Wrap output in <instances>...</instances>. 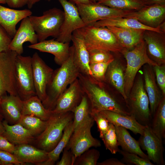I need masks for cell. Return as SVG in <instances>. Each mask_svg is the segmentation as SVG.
Listing matches in <instances>:
<instances>
[{
  "label": "cell",
  "instance_id": "1",
  "mask_svg": "<svg viewBox=\"0 0 165 165\" xmlns=\"http://www.w3.org/2000/svg\"><path fill=\"white\" fill-rule=\"evenodd\" d=\"M78 79L84 94L86 96L91 111L108 110L126 115H130L124 99L108 90L105 83L97 82L79 73Z\"/></svg>",
  "mask_w": 165,
  "mask_h": 165
},
{
  "label": "cell",
  "instance_id": "2",
  "mask_svg": "<svg viewBox=\"0 0 165 165\" xmlns=\"http://www.w3.org/2000/svg\"><path fill=\"white\" fill-rule=\"evenodd\" d=\"M74 47L70 46L69 57L59 68L54 70L47 85L44 107L51 111L54 108L59 97L69 85L78 78L79 70L74 60Z\"/></svg>",
  "mask_w": 165,
  "mask_h": 165
},
{
  "label": "cell",
  "instance_id": "3",
  "mask_svg": "<svg viewBox=\"0 0 165 165\" xmlns=\"http://www.w3.org/2000/svg\"><path fill=\"white\" fill-rule=\"evenodd\" d=\"M73 35L81 38L88 51L101 50L121 53L123 48L113 33L106 27L86 25L75 31Z\"/></svg>",
  "mask_w": 165,
  "mask_h": 165
},
{
  "label": "cell",
  "instance_id": "4",
  "mask_svg": "<svg viewBox=\"0 0 165 165\" xmlns=\"http://www.w3.org/2000/svg\"><path fill=\"white\" fill-rule=\"evenodd\" d=\"M73 117V113L71 112H51L45 128L36 138L37 148L48 152L53 150L60 140L65 127Z\"/></svg>",
  "mask_w": 165,
  "mask_h": 165
},
{
  "label": "cell",
  "instance_id": "5",
  "mask_svg": "<svg viewBox=\"0 0 165 165\" xmlns=\"http://www.w3.org/2000/svg\"><path fill=\"white\" fill-rule=\"evenodd\" d=\"M127 97V105L130 115L142 125L150 126L152 116L148 98L145 90L143 76L138 74Z\"/></svg>",
  "mask_w": 165,
  "mask_h": 165
},
{
  "label": "cell",
  "instance_id": "6",
  "mask_svg": "<svg viewBox=\"0 0 165 165\" xmlns=\"http://www.w3.org/2000/svg\"><path fill=\"white\" fill-rule=\"evenodd\" d=\"M121 53L127 63L124 72V90L127 98L138 71L141 67L145 64L152 66L158 65L148 55L144 40L131 50L123 48Z\"/></svg>",
  "mask_w": 165,
  "mask_h": 165
},
{
  "label": "cell",
  "instance_id": "7",
  "mask_svg": "<svg viewBox=\"0 0 165 165\" xmlns=\"http://www.w3.org/2000/svg\"><path fill=\"white\" fill-rule=\"evenodd\" d=\"M36 33L38 42L49 37L56 38L60 33L64 18V11L54 7L44 11L41 16H29Z\"/></svg>",
  "mask_w": 165,
  "mask_h": 165
},
{
  "label": "cell",
  "instance_id": "8",
  "mask_svg": "<svg viewBox=\"0 0 165 165\" xmlns=\"http://www.w3.org/2000/svg\"><path fill=\"white\" fill-rule=\"evenodd\" d=\"M14 76L18 95L23 101L36 95L32 66V57L17 55L14 64Z\"/></svg>",
  "mask_w": 165,
  "mask_h": 165
},
{
  "label": "cell",
  "instance_id": "9",
  "mask_svg": "<svg viewBox=\"0 0 165 165\" xmlns=\"http://www.w3.org/2000/svg\"><path fill=\"white\" fill-rule=\"evenodd\" d=\"M18 54L9 50L0 52V121L4 117L1 104L3 99L8 95L18 96L14 76V64Z\"/></svg>",
  "mask_w": 165,
  "mask_h": 165
},
{
  "label": "cell",
  "instance_id": "10",
  "mask_svg": "<svg viewBox=\"0 0 165 165\" xmlns=\"http://www.w3.org/2000/svg\"><path fill=\"white\" fill-rule=\"evenodd\" d=\"M94 120L90 116L74 129L69 142L65 147L70 150L75 159L92 147H100V141L91 134Z\"/></svg>",
  "mask_w": 165,
  "mask_h": 165
},
{
  "label": "cell",
  "instance_id": "11",
  "mask_svg": "<svg viewBox=\"0 0 165 165\" xmlns=\"http://www.w3.org/2000/svg\"><path fill=\"white\" fill-rule=\"evenodd\" d=\"M80 16L86 25L101 20L124 17L130 11L116 9L96 2L76 4Z\"/></svg>",
  "mask_w": 165,
  "mask_h": 165
},
{
  "label": "cell",
  "instance_id": "12",
  "mask_svg": "<svg viewBox=\"0 0 165 165\" xmlns=\"http://www.w3.org/2000/svg\"><path fill=\"white\" fill-rule=\"evenodd\" d=\"M62 7L64 18L60 33L56 40L63 43L72 41L73 32L86 25L81 18L76 6L67 0H58Z\"/></svg>",
  "mask_w": 165,
  "mask_h": 165
},
{
  "label": "cell",
  "instance_id": "13",
  "mask_svg": "<svg viewBox=\"0 0 165 165\" xmlns=\"http://www.w3.org/2000/svg\"><path fill=\"white\" fill-rule=\"evenodd\" d=\"M32 57L33 79L36 95L42 103L46 97V88L54 70L35 52Z\"/></svg>",
  "mask_w": 165,
  "mask_h": 165
},
{
  "label": "cell",
  "instance_id": "14",
  "mask_svg": "<svg viewBox=\"0 0 165 165\" xmlns=\"http://www.w3.org/2000/svg\"><path fill=\"white\" fill-rule=\"evenodd\" d=\"M124 17L135 19L151 28H159L165 21V4L145 5L138 10L130 11Z\"/></svg>",
  "mask_w": 165,
  "mask_h": 165
},
{
  "label": "cell",
  "instance_id": "15",
  "mask_svg": "<svg viewBox=\"0 0 165 165\" xmlns=\"http://www.w3.org/2000/svg\"><path fill=\"white\" fill-rule=\"evenodd\" d=\"M138 141L141 148L147 151L150 161L157 165H165L162 139L153 132L150 126H145Z\"/></svg>",
  "mask_w": 165,
  "mask_h": 165
},
{
  "label": "cell",
  "instance_id": "16",
  "mask_svg": "<svg viewBox=\"0 0 165 165\" xmlns=\"http://www.w3.org/2000/svg\"><path fill=\"white\" fill-rule=\"evenodd\" d=\"M143 39L149 58L158 65L165 64V32L145 30Z\"/></svg>",
  "mask_w": 165,
  "mask_h": 165
},
{
  "label": "cell",
  "instance_id": "17",
  "mask_svg": "<svg viewBox=\"0 0 165 165\" xmlns=\"http://www.w3.org/2000/svg\"><path fill=\"white\" fill-rule=\"evenodd\" d=\"M84 94L78 79L70 84L57 101L54 108L50 112L59 113L73 112L80 103Z\"/></svg>",
  "mask_w": 165,
  "mask_h": 165
},
{
  "label": "cell",
  "instance_id": "18",
  "mask_svg": "<svg viewBox=\"0 0 165 165\" xmlns=\"http://www.w3.org/2000/svg\"><path fill=\"white\" fill-rule=\"evenodd\" d=\"M27 42L31 44L38 42L37 35L29 16L21 20L19 28L9 45V50L15 52L18 55H21L24 52L23 44Z\"/></svg>",
  "mask_w": 165,
  "mask_h": 165
},
{
  "label": "cell",
  "instance_id": "19",
  "mask_svg": "<svg viewBox=\"0 0 165 165\" xmlns=\"http://www.w3.org/2000/svg\"><path fill=\"white\" fill-rule=\"evenodd\" d=\"M69 43H63L54 38L38 42L28 46L30 49L43 52L51 53L54 56V60L57 64L61 66L69 56L70 46Z\"/></svg>",
  "mask_w": 165,
  "mask_h": 165
},
{
  "label": "cell",
  "instance_id": "20",
  "mask_svg": "<svg viewBox=\"0 0 165 165\" xmlns=\"http://www.w3.org/2000/svg\"><path fill=\"white\" fill-rule=\"evenodd\" d=\"M143 68L144 87L148 95L152 116L161 100L164 97L156 82L152 66L145 64Z\"/></svg>",
  "mask_w": 165,
  "mask_h": 165
},
{
  "label": "cell",
  "instance_id": "21",
  "mask_svg": "<svg viewBox=\"0 0 165 165\" xmlns=\"http://www.w3.org/2000/svg\"><path fill=\"white\" fill-rule=\"evenodd\" d=\"M32 14V12L29 9H16L5 7L0 4V25L12 38L16 31L17 24Z\"/></svg>",
  "mask_w": 165,
  "mask_h": 165
},
{
  "label": "cell",
  "instance_id": "22",
  "mask_svg": "<svg viewBox=\"0 0 165 165\" xmlns=\"http://www.w3.org/2000/svg\"><path fill=\"white\" fill-rule=\"evenodd\" d=\"M48 152L29 144L15 145L13 154L22 164L31 163L40 165L48 159Z\"/></svg>",
  "mask_w": 165,
  "mask_h": 165
},
{
  "label": "cell",
  "instance_id": "23",
  "mask_svg": "<svg viewBox=\"0 0 165 165\" xmlns=\"http://www.w3.org/2000/svg\"><path fill=\"white\" fill-rule=\"evenodd\" d=\"M125 69L120 61L114 57L108 68L105 82L114 88L124 99L127 104V98L124 90Z\"/></svg>",
  "mask_w": 165,
  "mask_h": 165
},
{
  "label": "cell",
  "instance_id": "24",
  "mask_svg": "<svg viewBox=\"0 0 165 165\" xmlns=\"http://www.w3.org/2000/svg\"><path fill=\"white\" fill-rule=\"evenodd\" d=\"M108 122L114 126H120L129 129L135 134H143L145 126L138 122L131 115H126L108 110L99 112Z\"/></svg>",
  "mask_w": 165,
  "mask_h": 165
},
{
  "label": "cell",
  "instance_id": "25",
  "mask_svg": "<svg viewBox=\"0 0 165 165\" xmlns=\"http://www.w3.org/2000/svg\"><path fill=\"white\" fill-rule=\"evenodd\" d=\"M106 27L114 35L123 48L131 50L144 41L143 34L145 30L111 26Z\"/></svg>",
  "mask_w": 165,
  "mask_h": 165
},
{
  "label": "cell",
  "instance_id": "26",
  "mask_svg": "<svg viewBox=\"0 0 165 165\" xmlns=\"http://www.w3.org/2000/svg\"><path fill=\"white\" fill-rule=\"evenodd\" d=\"M23 104L18 96L8 95L5 97L1 104L4 120L10 125L18 123L22 115Z\"/></svg>",
  "mask_w": 165,
  "mask_h": 165
},
{
  "label": "cell",
  "instance_id": "27",
  "mask_svg": "<svg viewBox=\"0 0 165 165\" xmlns=\"http://www.w3.org/2000/svg\"><path fill=\"white\" fill-rule=\"evenodd\" d=\"M2 123L5 130L2 136L15 145L29 144L35 139V137L19 123L10 125L5 120Z\"/></svg>",
  "mask_w": 165,
  "mask_h": 165
},
{
  "label": "cell",
  "instance_id": "28",
  "mask_svg": "<svg viewBox=\"0 0 165 165\" xmlns=\"http://www.w3.org/2000/svg\"><path fill=\"white\" fill-rule=\"evenodd\" d=\"M72 41L74 47V60L80 73L92 78L89 53L83 41L72 35Z\"/></svg>",
  "mask_w": 165,
  "mask_h": 165
},
{
  "label": "cell",
  "instance_id": "29",
  "mask_svg": "<svg viewBox=\"0 0 165 165\" xmlns=\"http://www.w3.org/2000/svg\"><path fill=\"white\" fill-rule=\"evenodd\" d=\"M115 127L119 146L123 150L136 154L150 160L147 155L142 150L138 141L131 136L126 129L120 126H115Z\"/></svg>",
  "mask_w": 165,
  "mask_h": 165
},
{
  "label": "cell",
  "instance_id": "30",
  "mask_svg": "<svg viewBox=\"0 0 165 165\" xmlns=\"http://www.w3.org/2000/svg\"><path fill=\"white\" fill-rule=\"evenodd\" d=\"M92 25L98 27L111 26L125 28L162 31L159 28L154 29L147 27L135 19L126 17H117L101 20Z\"/></svg>",
  "mask_w": 165,
  "mask_h": 165
},
{
  "label": "cell",
  "instance_id": "31",
  "mask_svg": "<svg viewBox=\"0 0 165 165\" xmlns=\"http://www.w3.org/2000/svg\"><path fill=\"white\" fill-rule=\"evenodd\" d=\"M73 120L69 122L65 127L62 136L56 146L48 152V159L40 165H53L59 159L60 154L67 145L74 131Z\"/></svg>",
  "mask_w": 165,
  "mask_h": 165
},
{
  "label": "cell",
  "instance_id": "32",
  "mask_svg": "<svg viewBox=\"0 0 165 165\" xmlns=\"http://www.w3.org/2000/svg\"><path fill=\"white\" fill-rule=\"evenodd\" d=\"M22 114V115H33L46 121L51 112L44 107L40 100L35 95L23 101Z\"/></svg>",
  "mask_w": 165,
  "mask_h": 165
},
{
  "label": "cell",
  "instance_id": "33",
  "mask_svg": "<svg viewBox=\"0 0 165 165\" xmlns=\"http://www.w3.org/2000/svg\"><path fill=\"white\" fill-rule=\"evenodd\" d=\"M150 127L153 132L163 140L165 138V96L163 97L152 116Z\"/></svg>",
  "mask_w": 165,
  "mask_h": 165
},
{
  "label": "cell",
  "instance_id": "34",
  "mask_svg": "<svg viewBox=\"0 0 165 165\" xmlns=\"http://www.w3.org/2000/svg\"><path fill=\"white\" fill-rule=\"evenodd\" d=\"M18 123L28 130L35 137L37 136L44 130L46 121L33 115H22Z\"/></svg>",
  "mask_w": 165,
  "mask_h": 165
},
{
  "label": "cell",
  "instance_id": "35",
  "mask_svg": "<svg viewBox=\"0 0 165 165\" xmlns=\"http://www.w3.org/2000/svg\"><path fill=\"white\" fill-rule=\"evenodd\" d=\"M97 2L111 8L126 11L137 10L145 5L138 0H98Z\"/></svg>",
  "mask_w": 165,
  "mask_h": 165
},
{
  "label": "cell",
  "instance_id": "36",
  "mask_svg": "<svg viewBox=\"0 0 165 165\" xmlns=\"http://www.w3.org/2000/svg\"><path fill=\"white\" fill-rule=\"evenodd\" d=\"M90 104L86 96L84 94L80 103L74 110L73 120L74 130L90 116Z\"/></svg>",
  "mask_w": 165,
  "mask_h": 165
},
{
  "label": "cell",
  "instance_id": "37",
  "mask_svg": "<svg viewBox=\"0 0 165 165\" xmlns=\"http://www.w3.org/2000/svg\"><path fill=\"white\" fill-rule=\"evenodd\" d=\"M100 138L102 139L106 149L113 154L119 152V143L117 139L114 125L109 123L106 132Z\"/></svg>",
  "mask_w": 165,
  "mask_h": 165
},
{
  "label": "cell",
  "instance_id": "38",
  "mask_svg": "<svg viewBox=\"0 0 165 165\" xmlns=\"http://www.w3.org/2000/svg\"><path fill=\"white\" fill-rule=\"evenodd\" d=\"M100 155L98 150L89 149L75 159L73 165H96Z\"/></svg>",
  "mask_w": 165,
  "mask_h": 165
},
{
  "label": "cell",
  "instance_id": "39",
  "mask_svg": "<svg viewBox=\"0 0 165 165\" xmlns=\"http://www.w3.org/2000/svg\"><path fill=\"white\" fill-rule=\"evenodd\" d=\"M111 62L90 64V67L92 78L97 82H105V74Z\"/></svg>",
  "mask_w": 165,
  "mask_h": 165
},
{
  "label": "cell",
  "instance_id": "40",
  "mask_svg": "<svg viewBox=\"0 0 165 165\" xmlns=\"http://www.w3.org/2000/svg\"><path fill=\"white\" fill-rule=\"evenodd\" d=\"M88 51L90 64L112 61L114 59L112 52L109 51L95 50Z\"/></svg>",
  "mask_w": 165,
  "mask_h": 165
},
{
  "label": "cell",
  "instance_id": "41",
  "mask_svg": "<svg viewBox=\"0 0 165 165\" xmlns=\"http://www.w3.org/2000/svg\"><path fill=\"white\" fill-rule=\"evenodd\" d=\"M119 152L123 156L122 162L123 163L136 165H154L150 160L144 159L136 154L120 149Z\"/></svg>",
  "mask_w": 165,
  "mask_h": 165
},
{
  "label": "cell",
  "instance_id": "42",
  "mask_svg": "<svg viewBox=\"0 0 165 165\" xmlns=\"http://www.w3.org/2000/svg\"><path fill=\"white\" fill-rule=\"evenodd\" d=\"M152 67L157 85L163 95L165 96V64Z\"/></svg>",
  "mask_w": 165,
  "mask_h": 165
},
{
  "label": "cell",
  "instance_id": "43",
  "mask_svg": "<svg viewBox=\"0 0 165 165\" xmlns=\"http://www.w3.org/2000/svg\"><path fill=\"white\" fill-rule=\"evenodd\" d=\"M90 115L97 123L100 138L108 130L109 122L99 112L91 111Z\"/></svg>",
  "mask_w": 165,
  "mask_h": 165
},
{
  "label": "cell",
  "instance_id": "44",
  "mask_svg": "<svg viewBox=\"0 0 165 165\" xmlns=\"http://www.w3.org/2000/svg\"><path fill=\"white\" fill-rule=\"evenodd\" d=\"M0 160L3 165L22 164L13 154L6 151L0 150Z\"/></svg>",
  "mask_w": 165,
  "mask_h": 165
},
{
  "label": "cell",
  "instance_id": "45",
  "mask_svg": "<svg viewBox=\"0 0 165 165\" xmlns=\"http://www.w3.org/2000/svg\"><path fill=\"white\" fill-rule=\"evenodd\" d=\"M12 38L4 28L0 25V52L9 50V47Z\"/></svg>",
  "mask_w": 165,
  "mask_h": 165
},
{
  "label": "cell",
  "instance_id": "46",
  "mask_svg": "<svg viewBox=\"0 0 165 165\" xmlns=\"http://www.w3.org/2000/svg\"><path fill=\"white\" fill-rule=\"evenodd\" d=\"M63 154L60 160L57 165H73L75 159L70 150L66 147L64 149Z\"/></svg>",
  "mask_w": 165,
  "mask_h": 165
},
{
  "label": "cell",
  "instance_id": "47",
  "mask_svg": "<svg viewBox=\"0 0 165 165\" xmlns=\"http://www.w3.org/2000/svg\"><path fill=\"white\" fill-rule=\"evenodd\" d=\"M15 148V145L9 142L3 136H0V150L13 154Z\"/></svg>",
  "mask_w": 165,
  "mask_h": 165
},
{
  "label": "cell",
  "instance_id": "48",
  "mask_svg": "<svg viewBox=\"0 0 165 165\" xmlns=\"http://www.w3.org/2000/svg\"><path fill=\"white\" fill-rule=\"evenodd\" d=\"M6 4L13 8H21L27 5L29 0H5Z\"/></svg>",
  "mask_w": 165,
  "mask_h": 165
},
{
  "label": "cell",
  "instance_id": "49",
  "mask_svg": "<svg viewBox=\"0 0 165 165\" xmlns=\"http://www.w3.org/2000/svg\"><path fill=\"white\" fill-rule=\"evenodd\" d=\"M97 165H125L122 161H120L118 159L111 158L106 159L101 162H97Z\"/></svg>",
  "mask_w": 165,
  "mask_h": 165
},
{
  "label": "cell",
  "instance_id": "50",
  "mask_svg": "<svg viewBox=\"0 0 165 165\" xmlns=\"http://www.w3.org/2000/svg\"><path fill=\"white\" fill-rule=\"evenodd\" d=\"M165 4V0H148L145 4L146 5Z\"/></svg>",
  "mask_w": 165,
  "mask_h": 165
},
{
  "label": "cell",
  "instance_id": "51",
  "mask_svg": "<svg viewBox=\"0 0 165 165\" xmlns=\"http://www.w3.org/2000/svg\"><path fill=\"white\" fill-rule=\"evenodd\" d=\"M42 0H29L27 5L29 9H31L33 6L36 3ZM48 2H50L51 0H43Z\"/></svg>",
  "mask_w": 165,
  "mask_h": 165
},
{
  "label": "cell",
  "instance_id": "52",
  "mask_svg": "<svg viewBox=\"0 0 165 165\" xmlns=\"http://www.w3.org/2000/svg\"><path fill=\"white\" fill-rule=\"evenodd\" d=\"M70 1L75 4H86L92 2L90 0H69Z\"/></svg>",
  "mask_w": 165,
  "mask_h": 165
},
{
  "label": "cell",
  "instance_id": "53",
  "mask_svg": "<svg viewBox=\"0 0 165 165\" xmlns=\"http://www.w3.org/2000/svg\"><path fill=\"white\" fill-rule=\"evenodd\" d=\"M5 129L2 123V121H0V136L2 135Z\"/></svg>",
  "mask_w": 165,
  "mask_h": 165
},
{
  "label": "cell",
  "instance_id": "54",
  "mask_svg": "<svg viewBox=\"0 0 165 165\" xmlns=\"http://www.w3.org/2000/svg\"><path fill=\"white\" fill-rule=\"evenodd\" d=\"M6 4L5 0H0V4Z\"/></svg>",
  "mask_w": 165,
  "mask_h": 165
},
{
  "label": "cell",
  "instance_id": "55",
  "mask_svg": "<svg viewBox=\"0 0 165 165\" xmlns=\"http://www.w3.org/2000/svg\"><path fill=\"white\" fill-rule=\"evenodd\" d=\"M143 2L145 4L148 1V0H138Z\"/></svg>",
  "mask_w": 165,
  "mask_h": 165
},
{
  "label": "cell",
  "instance_id": "56",
  "mask_svg": "<svg viewBox=\"0 0 165 165\" xmlns=\"http://www.w3.org/2000/svg\"><path fill=\"white\" fill-rule=\"evenodd\" d=\"M91 2H97L98 0H90Z\"/></svg>",
  "mask_w": 165,
  "mask_h": 165
},
{
  "label": "cell",
  "instance_id": "57",
  "mask_svg": "<svg viewBox=\"0 0 165 165\" xmlns=\"http://www.w3.org/2000/svg\"><path fill=\"white\" fill-rule=\"evenodd\" d=\"M0 165H3L2 163V162L0 160Z\"/></svg>",
  "mask_w": 165,
  "mask_h": 165
}]
</instances>
